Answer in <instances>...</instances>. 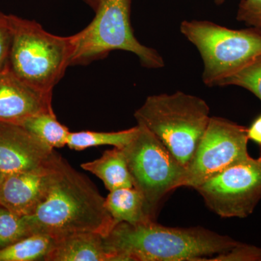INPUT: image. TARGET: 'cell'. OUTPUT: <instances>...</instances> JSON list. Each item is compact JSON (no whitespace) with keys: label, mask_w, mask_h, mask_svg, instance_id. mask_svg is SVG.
<instances>
[{"label":"cell","mask_w":261,"mask_h":261,"mask_svg":"<svg viewBox=\"0 0 261 261\" xmlns=\"http://www.w3.org/2000/svg\"><path fill=\"white\" fill-rule=\"evenodd\" d=\"M132 0H100L90 23L70 36V66L87 65L106 58L113 50L130 51L148 68L165 65L163 57L152 48L141 44L134 34L130 20Z\"/></svg>","instance_id":"cell-4"},{"label":"cell","mask_w":261,"mask_h":261,"mask_svg":"<svg viewBox=\"0 0 261 261\" xmlns=\"http://www.w3.org/2000/svg\"><path fill=\"white\" fill-rule=\"evenodd\" d=\"M214 261H261V247L239 243L224 253L210 257Z\"/></svg>","instance_id":"cell-21"},{"label":"cell","mask_w":261,"mask_h":261,"mask_svg":"<svg viewBox=\"0 0 261 261\" xmlns=\"http://www.w3.org/2000/svg\"><path fill=\"white\" fill-rule=\"evenodd\" d=\"M247 137L249 140L261 146V115L247 128Z\"/></svg>","instance_id":"cell-24"},{"label":"cell","mask_w":261,"mask_h":261,"mask_svg":"<svg viewBox=\"0 0 261 261\" xmlns=\"http://www.w3.org/2000/svg\"><path fill=\"white\" fill-rule=\"evenodd\" d=\"M247 128L211 117L208 125L187 167L183 187L195 189L206 180L250 157Z\"/></svg>","instance_id":"cell-9"},{"label":"cell","mask_w":261,"mask_h":261,"mask_svg":"<svg viewBox=\"0 0 261 261\" xmlns=\"http://www.w3.org/2000/svg\"><path fill=\"white\" fill-rule=\"evenodd\" d=\"M215 3L217 5H221L224 3L225 0H214Z\"/></svg>","instance_id":"cell-26"},{"label":"cell","mask_w":261,"mask_h":261,"mask_svg":"<svg viewBox=\"0 0 261 261\" xmlns=\"http://www.w3.org/2000/svg\"><path fill=\"white\" fill-rule=\"evenodd\" d=\"M115 226L120 223L132 225L153 221L143 196L135 187H124L110 192L105 200Z\"/></svg>","instance_id":"cell-14"},{"label":"cell","mask_w":261,"mask_h":261,"mask_svg":"<svg viewBox=\"0 0 261 261\" xmlns=\"http://www.w3.org/2000/svg\"><path fill=\"white\" fill-rule=\"evenodd\" d=\"M106 198L88 178L58 156L44 198L30 216H24L31 233L55 239L92 231L106 238L115 226Z\"/></svg>","instance_id":"cell-1"},{"label":"cell","mask_w":261,"mask_h":261,"mask_svg":"<svg viewBox=\"0 0 261 261\" xmlns=\"http://www.w3.org/2000/svg\"><path fill=\"white\" fill-rule=\"evenodd\" d=\"M32 234L24 216L0 205V249Z\"/></svg>","instance_id":"cell-19"},{"label":"cell","mask_w":261,"mask_h":261,"mask_svg":"<svg viewBox=\"0 0 261 261\" xmlns=\"http://www.w3.org/2000/svg\"><path fill=\"white\" fill-rule=\"evenodd\" d=\"M226 86L243 87L250 91L261 101V55L238 72L223 80L219 87Z\"/></svg>","instance_id":"cell-20"},{"label":"cell","mask_w":261,"mask_h":261,"mask_svg":"<svg viewBox=\"0 0 261 261\" xmlns=\"http://www.w3.org/2000/svg\"><path fill=\"white\" fill-rule=\"evenodd\" d=\"M51 99L53 92L24 83L9 65L0 71V122L20 125L36 115L54 112Z\"/></svg>","instance_id":"cell-11"},{"label":"cell","mask_w":261,"mask_h":261,"mask_svg":"<svg viewBox=\"0 0 261 261\" xmlns=\"http://www.w3.org/2000/svg\"><path fill=\"white\" fill-rule=\"evenodd\" d=\"M137 126L129 129L114 132H96L82 130L70 132L67 145L70 149L83 150L89 147L111 145L123 148L132 140L137 132Z\"/></svg>","instance_id":"cell-18"},{"label":"cell","mask_w":261,"mask_h":261,"mask_svg":"<svg viewBox=\"0 0 261 261\" xmlns=\"http://www.w3.org/2000/svg\"><path fill=\"white\" fill-rule=\"evenodd\" d=\"M12 41L13 27L10 15L0 11V71L8 66Z\"/></svg>","instance_id":"cell-23"},{"label":"cell","mask_w":261,"mask_h":261,"mask_svg":"<svg viewBox=\"0 0 261 261\" xmlns=\"http://www.w3.org/2000/svg\"><path fill=\"white\" fill-rule=\"evenodd\" d=\"M56 242V240L49 235L32 233L0 249V261L46 260Z\"/></svg>","instance_id":"cell-16"},{"label":"cell","mask_w":261,"mask_h":261,"mask_svg":"<svg viewBox=\"0 0 261 261\" xmlns=\"http://www.w3.org/2000/svg\"><path fill=\"white\" fill-rule=\"evenodd\" d=\"M237 20L261 32V0H241Z\"/></svg>","instance_id":"cell-22"},{"label":"cell","mask_w":261,"mask_h":261,"mask_svg":"<svg viewBox=\"0 0 261 261\" xmlns=\"http://www.w3.org/2000/svg\"><path fill=\"white\" fill-rule=\"evenodd\" d=\"M3 177H4V174L0 171V186H1L2 181H3Z\"/></svg>","instance_id":"cell-27"},{"label":"cell","mask_w":261,"mask_h":261,"mask_svg":"<svg viewBox=\"0 0 261 261\" xmlns=\"http://www.w3.org/2000/svg\"><path fill=\"white\" fill-rule=\"evenodd\" d=\"M81 167L102 180L109 192L134 187L126 157L121 148L106 150L99 159L83 163Z\"/></svg>","instance_id":"cell-15"},{"label":"cell","mask_w":261,"mask_h":261,"mask_svg":"<svg viewBox=\"0 0 261 261\" xmlns=\"http://www.w3.org/2000/svg\"><path fill=\"white\" fill-rule=\"evenodd\" d=\"M114 261H203L240 242L202 227H167L154 221L120 223L105 238Z\"/></svg>","instance_id":"cell-2"},{"label":"cell","mask_w":261,"mask_h":261,"mask_svg":"<svg viewBox=\"0 0 261 261\" xmlns=\"http://www.w3.org/2000/svg\"><path fill=\"white\" fill-rule=\"evenodd\" d=\"M13 41L8 65L24 83L53 92L70 66V37L46 32L40 24L10 15Z\"/></svg>","instance_id":"cell-5"},{"label":"cell","mask_w":261,"mask_h":261,"mask_svg":"<svg viewBox=\"0 0 261 261\" xmlns=\"http://www.w3.org/2000/svg\"><path fill=\"white\" fill-rule=\"evenodd\" d=\"M195 190L220 217L247 218L261 200V156L257 159L250 156Z\"/></svg>","instance_id":"cell-8"},{"label":"cell","mask_w":261,"mask_h":261,"mask_svg":"<svg viewBox=\"0 0 261 261\" xmlns=\"http://www.w3.org/2000/svg\"><path fill=\"white\" fill-rule=\"evenodd\" d=\"M20 125L51 148H62L67 145L70 132L57 120L54 112L36 115Z\"/></svg>","instance_id":"cell-17"},{"label":"cell","mask_w":261,"mask_h":261,"mask_svg":"<svg viewBox=\"0 0 261 261\" xmlns=\"http://www.w3.org/2000/svg\"><path fill=\"white\" fill-rule=\"evenodd\" d=\"M124 152L133 187L143 196L154 219L160 202L170 192L183 187L187 168L146 127L137 124Z\"/></svg>","instance_id":"cell-7"},{"label":"cell","mask_w":261,"mask_h":261,"mask_svg":"<svg viewBox=\"0 0 261 261\" xmlns=\"http://www.w3.org/2000/svg\"><path fill=\"white\" fill-rule=\"evenodd\" d=\"M180 32L193 44L203 62L202 80L219 86L261 55V32L231 29L208 20H184Z\"/></svg>","instance_id":"cell-6"},{"label":"cell","mask_w":261,"mask_h":261,"mask_svg":"<svg viewBox=\"0 0 261 261\" xmlns=\"http://www.w3.org/2000/svg\"><path fill=\"white\" fill-rule=\"evenodd\" d=\"M58 154L20 125L0 122V171L3 174L47 167Z\"/></svg>","instance_id":"cell-10"},{"label":"cell","mask_w":261,"mask_h":261,"mask_svg":"<svg viewBox=\"0 0 261 261\" xmlns=\"http://www.w3.org/2000/svg\"><path fill=\"white\" fill-rule=\"evenodd\" d=\"M135 117L187 168L208 125L210 108L202 98L177 91L149 96Z\"/></svg>","instance_id":"cell-3"},{"label":"cell","mask_w":261,"mask_h":261,"mask_svg":"<svg viewBox=\"0 0 261 261\" xmlns=\"http://www.w3.org/2000/svg\"><path fill=\"white\" fill-rule=\"evenodd\" d=\"M59 155L47 167L4 175L0 186V205L20 216L32 214L45 195Z\"/></svg>","instance_id":"cell-12"},{"label":"cell","mask_w":261,"mask_h":261,"mask_svg":"<svg viewBox=\"0 0 261 261\" xmlns=\"http://www.w3.org/2000/svg\"><path fill=\"white\" fill-rule=\"evenodd\" d=\"M87 2L88 4L90 5L94 10L97 9L98 5H99V1L100 0H84Z\"/></svg>","instance_id":"cell-25"},{"label":"cell","mask_w":261,"mask_h":261,"mask_svg":"<svg viewBox=\"0 0 261 261\" xmlns=\"http://www.w3.org/2000/svg\"><path fill=\"white\" fill-rule=\"evenodd\" d=\"M46 261H114V257L106 247L104 236L84 231L56 240Z\"/></svg>","instance_id":"cell-13"}]
</instances>
